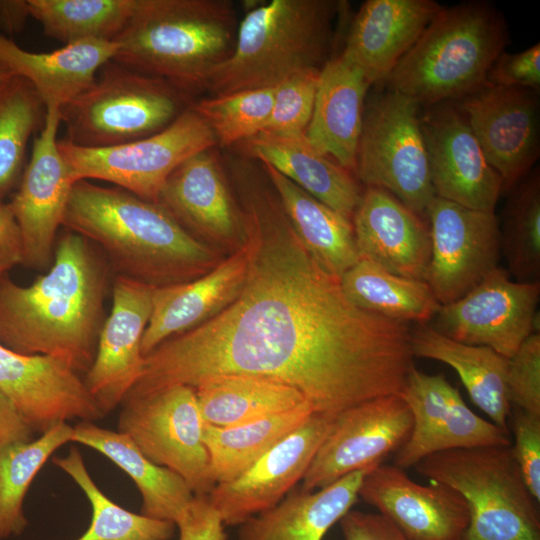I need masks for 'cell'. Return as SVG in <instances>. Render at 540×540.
I'll return each mask as SVG.
<instances>
[{
  "instance_id": "21",
  "label": "cell",
  "mask_w": 540,
  "mask_h": 540,
  "mask_svg": "<svg viewBox=\"0 0 540 540\" xmlns=\"http://www.w3.org/2000/svg\"><path fill=\"white\" fill-rule=\"evenodd\" d=\"M332 419L312 414L242 475L207 495L225 526H239L277 505L303 479Z\"/></svg>"
},
{
  "instance_id": "10",
  "label": "cell",
  "mask_w": 540,
  "mask_h": 540,
  "mask_svg": "<svg viewBox=\"0 0 540 540\" xmlns=\"http://www.w3.org/2000/svg\"><path fill=\"white\" fill-rule=\"evenodd\" d=\"M58 144L76 182L107 181L156 203L167 178L181 163L217 143L208 124L190 105L163 130L130 143L98 149L78 147L63 139Z\"/></svg>"
},
{
  "instance_id": "41",
  "label": "cell",
  "mask_w": 540,
  "mask_h": 540,
  "mask_svg": "<svg viewBox=\"0 0 540 540\" xmlns=\"http://www.w3.org/2000/svg\"><path fill=\"white\" fill-rule=\"evenodd\" d=\"M501 234V250L518 282L540 280V176L534 171L511 195Z\"/></svg>"
},
{
  "instance_id": "32",
  "label": "cell",
  "mask_w": 540,
  "mask_h": 540,
  "mask_svg": "<svg viewBox=\"0 0 540 540\" xmlns=\"http://www.w3.org/2000/svg\"><path fill=\"white\" fill-rule=\"evenodd\" d=\"M411 350L413 357L436 360L453 368L474 404L492 423L509 430L508 358L486 346L455 341L427 325L411 331Z\"/></svg>"
},
{
  "instance_id": "18",
  "label": "cell",
  "mask_w": 540,
  "mask_h": 540,
  "mask_svg": "<svg viewBox=\"0 0 540 540\" xmlns=\"http://www.w3.org/2000/svg\"><path fill=\"white\" fill-rule=\"evenodd\" d=\"M154 288L114 276L111 310L101 329L93 363L83 376L103 417L121 405L142 375L141 342L152 311Z\"/></svg>"
},
{
  "instance_id": "47",
  "label": "cell",
  "mask_w": 540,
  "mask_h": 540,
  "mask_svg": "<svg viewBox=\"0 0 540 540\" xmlns=\"http://www.w3.org/2000/svg\"><path fill=\"white\" fill-rule=\"evenodd\" d=\"M175 525L179 540H227L225 525L207 495H194Z\"/></svg>"
},
{
  "instance_id": "23",
  "label": "cell",
  "mask_w": 540,
  "mask_h": 540,
  "mask_svg": "<svg viewBox=\"0 0 540 540\" xmlns=\"http://www.w3.org/2000/svg\"><path fill=\"white\" fill-rule=\"evenodd\" d=\"M156 204L204 242L242 244L245 227L214 147L181 163L167 178Z\"/></svg>"
},
{
  "instance_id": "36",
  "label": "cell",
  "mask_w": 540,
  "mask_h": 540,
  "mask_svg": "<svg viewBox=\"0 0 540 540\" xmlns=\"http://www.w3.org/2000/svg\"><path fill=\"white\" fill-rule=\"evenodd\" d=\"M312 414L303 407L233 427L204 423L203 443L215 485L242 475Z\"/></svg>"
},
{
  "instance_id": "15",
  "label": "cell",
  "mask_w": 540,
  "mask_h": 540,
  "mask_svg": "<svg viewBox=\"0 0 540 540\" xmlns=\"http://www.w3.org/2000/svg\"><path fill=\"white\" fill-rule=\"evenodd\" d=\"M413 418L398 394L373 398L341 412L311 461L301 490L311 492L382 463L410 436Z\"/></svg>"
},
{
  "instance_id": "52",
  "label": "cell",
  "mask_w": 540,
  "mask_h": 540,
  "mask_svg": "<svg viewBox=\"0 0 540 540\" xmlns=\"http://www.w3.org/2000/svg\"><path fill=\"white\" fill-rule=\"evenodd\" d=\"M14 75L5 65L0 62V84Z\"/></svg>"
},
{
  "instance_id": "3",
  "label": "cell",
  "mask_w": 540,
  "mask_h": 540,
  "mask_svg": "<svg viewBox=\"0 0 540 540\" xmlns=\"http://www.w3.org/2000/svg\"><path fill=\"white\" fill-rule=\"evenodd\" d=\"M62 227L93 243L114 276L155 288L188 282L218 264L212 248L158 204L116 186L77 181Z\"/></svg>"
},
{
  "instance_id": "35",
  "label": "cell",
  "mask_w": 540,
  "mask_h": 540,
  "mask_svg": "<svg viewBox=\"0 0 540 540\" xmlns=\"http://www.w3.org/2000/svg\"><path fill=\"white\" fill-rule=\"evenodd\" d=\"M340 283L357 307L408 324L428 322L440 307L426 281L393 274L364 258L341 276Z\"/></svg>"
},
{
  "instance_id": "2",
  "label": "cell",
  "mask_w": 540,
  "mask_h": 540,
  "mask_svg": "<svg viewBox=\"0 0 540 540\" xmlns=\"http://www.w3.org/2000/svg\"><path fill=\"white\" fill-rule=\"evenodd\" d=\"M113 272L101 251L69 230L56 240L50 268L21 286L0 275V343L23 355L49 356L80 375L95 358Z\"/></svg>"
},
{
  "instance_id": "49",
  "label": "cell",
  "mask_w": 540,
  "mask_h": 540,
  "mask_svg": "<svg viewBox=\"0 0 540 540\" xmlns=\"http://www.w3.org/2000/svg\"><path fill=\"white\" fill-rule=\"evenodd\" d=\"M0 262L9 270L23 263L18 225L8 203L0 201Z\"/></svg>"
},
{
  "instance_id": "50",
  "label": "cell",
  "mask_w": 540,
  "mask_h": 540,
  "mask_svg": "<svg viewBox=\"0 0 540 540\" xmlns=\"http://www.w3.org/2000/svg\"><path fill=\"white\" fill-rule=\"evenodd\" d=\"M33 439V432L12 402L0 391V444Z\"/></svg>"
},
{
  "instance_id": "34",
  "label": "cell",
  "mask_w": 540,
  "mask_h": 540,
  "mask_svg": "<svg viewBox=\"0 0 540 540\" xmlns=\"http://www.w3.org/2000/svg\"><path fill=\"white\" fill-rule=\"evenodd\" d=\"M194 389L203 422L216 427L238 426L310 407L296 389L257 376H216Z\"/></svg>"
},
{
  "instance_id": "30",
  "label": "cell",
  "mask_w": 540,
  "mask_h": 540,
  "mask_svg": "<svg viewBox=\"0 0 540 540\" xmlns=\"http://www.w3.org/2000/svg\"><path fill=\"white\" fill-rule=\"evenodd\" d=\"M374 467L349 473L311 492L290 493L239 525L238 540H322L351 510L364 477Z\"/></svg>"
},
{
  "instance_id": "1",
  "label": "cell",
  "mask_w": 540,
  "mask_h": 540,
  "mask_svg": "<svg viewBox=\"0 0 540 540\" xmlns=\"http://www.w3.org/2000/svg\"><path fill=\"white\" fill-rule=\"evenodd\" d=\"M240 206L251 244L236 299L144 357L126 397L222 375L271 379L334 420L364 401L400 394L413 365L408 323L354 305L340 278L298 239L279 197L249 182Z\"/></svg>"
},
{
  "instance_id": "25",
  "label": "cell",
  "mask_w": 540,
  "mask_h": 540,
  "mask_svg": "<svg viewBox=\"0 0 540 540\" xmlns=\"http://www.w3.org/2000/svg\"><path fill=\"white\" fill-rule=\"evenodd\" d=\"M251 254L244 242L228 258L204 275L188 282L154 288L152 311L144 331L141 352L145 357L167 339L212 319L239 295Z\"/></svg>"
},
{
  "instance_id": "51",
  "label": "cell",
  "mask_w": 540,
  "mask_h": 540,
  "mask_svg": "<svg viewBox=\"0 0 540 540\" xmlns=\"http://www.w3.org/2000/svg\"><path fill=\"white\" fill-rule=\"evenodd\" d=\"M31 17L28 0H0V32L14 35Z\"/></svg>"
},
{
  "instance_id": "38",
  "label": "cell",
  "mask_w": 540,
  "mask_h": 540,
  "mask_svg": "<svg viewBox=\"0 0 540 540\" xmlns=\"http://www.w3.org/2000/svg\"><path fill=\"white\" fill-rule=\"evenodd\" d=\"M138 0H28L43 32L62 43L115 41L133 17Z\"/></svg>"
},
{
  "instance_id": "12",
  "label": "cell",
  "mask_w": 540,
  "mask_h": 540,
  "mask_svg": "<svg viewBox=\"0 0 540 540\" xmlns=\"http://www.w3.org/2000/svg\"><path fill=\"white\" fill-rule=\"evenodd\" d=\"M540 282L512 281L496 267L460 299L440 305L434 329L470 345L486 346L510 358L539 333Z\"/></svg>"
},
{
  "instance_id": "8",
  "label": "cell",
  "mask_w": 540,
  "mask_h": 540,
  "mask_svg": "<svg viewBox=\"0 0 540 540\" xmlns=\"http://www.w3.org/2000/svg\"><path fill=\"white\" fill-rule=\"evenodd\" d=\"M192 102L167 80L111 60L59 109L62 139L92 149L123 145L163 130Z\"/></svg>"
},
{
  "instance_id": "26",
  "label": "cell",
  "mask_w": 540,
  "mask_h": 540,
  "mask_svg": "<svg viewBox=\"0 0 540 540\" xmlns=\"http://www.w3.org/2000/svg\"><path fill=\"white\" fill-rule=\"evenodd\" d=\"M442 7L433 0H367L353 19L342 54L370 85L386 82Z\"/></svg>"
},
{
  "instance_id": "14",
  "label": "cell",
  "mask_w": 540,
  "mask_h": 540,
  "mask_svg": "<svg viewBox=\"0 0 540 540\" xmlns=\"http://www.w3.org/2000/svg\"><path fill=\"white\" fill-rule=\"evenodd\" d=\"M425 215L431 236L425 281L444 305L466 295L497 267L499 221L494 212L468 209L439 197L431 201Z\"/></svg>"
},
{
  "instance_id": "22",
  "label": "cell",
  "mask_w": 540,
  "mask_h": 540,
  "mask_svg": "<svg viewBox=\"0 0 540 540\" xmlns=\"http://www.w3.org/2000/svg\"><path fill=\"white\" fill-rule=\"evenodd\" d=\"M409 540H461L469 524L465 499L452 488L412 480L397 466L379 464L358 492Z\"/></svg>"
},
{
  "instance_id": "39",
  "label": "cell",
  "mask_w": 540,
  "mask_h": 540,
  "mask_svg": "<svg viewBox=\"0 0 540 540\" xmlns=\"http://www.w3.org/2000/svg\"><path fill=\"white\" fill-rule=\"evenodd\" d=\"M53 463L79 486L91 506V521L76 540H170L176 525L131 512L108 498L90 476L83 457L72 447Z\"/></svg>"
},
{
  "instance_id": "31",
  "label": "cell",
  "mask_w": 540,
  "mask_h": 540,
  "mask_svg": "<svg viewBox=\"0 0 540 540\" xmlns=\"http://www.w3.org/2000/svg\"><path fill=\"white\" fill-rule=\"evenodd\" d=\"M72 442L96 450L135 483L141 498V514L176 524L193 492L178 474L150 461L125 434L80 421L73 427Z\"/></svg>"
},
{
  "instance_id": "28",
  "label": "cell",
  "mask_w": 540,
  "mask_h": 540,
  "mask_svg": "<svg viewBox=\"0 0 540 540\" xmlns=\"http://www.w3.org/2000/svg\"><path fill=\"white\" fill-rule=\"evenodd\" d=\"M117 49L115 41L84 40L31 52L0 32V62L33 86L46 109H60L84 91Z\"/></svg>"
},
{
  "instance_id": "46",
  "label": "cell",
  "mask_w": 540,
  "mask_h": 540,
  "mask_svg": "<svg viewBox=\"0 0 540 540\" xmlns=\"http://www.w3.org/2000/svg\"><path fill=\"white\" fill-rule=\"evenodd\" d=\"M488 83L538 91L540 87L539 43L518 52H502L489 70Z\"/></svg>"
},
{
  "instance_id": "43",
  "label": "cell",
  "mask_w": 540,
  "mask_h": 540,
  "mask_svg": "<svg viewBox=\"0 0 540 540\" xmlns=\"http://www.w3.org/2000/svg\"><path fill=\"white\" fill-rule=\"evenodd\" d=\"M320 69L299 71L276 86L273 106L263 131L282 135H303L309 125Z\"/></svg>"
},
{
  "instance_id": "33",
  "label": "cell",
  "mask_w": 540,
  "mask_h": 540,
  "mask_svg": "<svg viewBox=\"0 0 540 540\" xmlns=\"http://www.w3.org/2000/svg\"><path fill=\"white\" fill-rule=\"evenodd\" d=\"M261 166L302 245L328 272L341 278L360 259L352 220L320 202L271 166Z\"/></svg>"
},
{
  "instance_id": "7",
  "label": "cell",
  "mask_w": 540,
  "mask_h": 540,
  "mask_svg": "<svg viewBox=\"0 0 540 540\" xmlns=\"http://www.w3.org/2000/svg\"><path fill=\"white\" fill-rule=\"evenodd\" d=\"M430 483L457 491L469 508L461 540H540L538 503L511 445H488L432 454L415 466Z\"/></svg>"
},
{
  "instance_id": "45",
  "label": "cell",
  "mask_w": 540,
  "mask_h": 540,
  "mask_svg": "<svg viewBox=\"0 0 540 540\" xmlns=\"http://www.w3.org/2000/svg\"><path fill=\"white\" fill-rule=\"evenodd\" d=\"M512 451L532 497L540 503V415L511 406Z\"/></svg>"
},
{
  "instance_id": "48",
  "label": "cell",
  "mask_w": 540,
  "mask_h": 540,
  "mask_svg": "<svg viewBox=\"0 0 540 540\" xmlns=\"http://www.w3.org/2000/svg\"><path fill=\"white\" fill-rule=\"evenodd\" d=\"M339 522L344 540H409L379 513L350 510Z\"/></svg>"
},
{
  "instance_id": "17",
  "label": "cell",
  "mask_w": 540,
  "mask_h": 540,
  "mask_svg": "<svg viewBox=\"0 0 540 540\" xmlns=\"http://www.w3.org/2000/svg\"><path fill=\"white\" fill-rule=\"evenodd\" d=\"M467 120L503 190L513 188L539 157L536 92L487 84L462 97L457 107Z\"/></svg>"
},
{
  "instance_id": "42",
  "label": "cell",
  "mask_w": 540,
  "mask_h": 540,
  "mask_svg": "<svg viewBox=\"0 0 540 540\" xmlns=\"http://www.w3.org/2000/svg\"><path fill=\"white\" fill-rule=\"evenodd\" d=\"M275 87L241 90L193 101L192 108L210 127L220 147L241 144L264 130Z\"/></svg>"
},
{
  "instance_id": "13",
  "label": "cell",
  "mask_w": 540,
  "mask_h": 540,
  "mask_svg": "<svg viewBox=\"0 0 540 540\" xmlns=\"http://www.w3.org/2000/svg\"><path fill=\"white\" fill-rule=\"evenodd\" d=\"M60 125L59 109H46L18 189L8 203L20 232L22 264L37 270L47 271L52 265L56 235L76 183L59 149Z\"/></svg>"
},
{
  "instance_id": "20",
  "label": "cell",
  "mask_w": 540,
  "mask_h": 540,
  "mask_svg": "<svg viewBox=\"0 0 540 540\" xmlns=\"http://www.w3.org/2000/svg\"><path fill=\"white\" fill-rule=\"evenodd\" d=\"M436 197L494 212L503 183L457 107L437 105L421 117Z\"/></svg>"
},
{
  "instance_id": "24",
  "label": "cell",
  "mask_w": 540,
  "mask_h": 540,
  "mask_svg": "<svg viewBox=\"0 0 540 540\" xmlns=\"http://www.w3.org/2000/svg\"><path fill=\"white\" fill-rule=\"evenodd\" d=\"M352 224L360 258L425 281L431 256L429 225L388 191L366 187Z\"/></svg>"
},
{
  "instance_id": "44",
  "label": "cell",
  "mask_w": 540,
  "mask_h": 540,
  "mask_svg": "<svg viewBox=\"0 0 540 540\" xmlns=\"http://www.w3.org/2000/svg\"><path fill=\"white\" fill-rule=\"evenodd\" d=\"M506 386L512 407L540 415V333L531 334L508 359Z\"/></svg>"
},
{
  "instance_id": "16",
  "label": "cell",
  "mask_w": 540,
  "mask_h": 540,
  "mask_svg": "<svg viewBox=\"0 0 540 540\" xmlns=\"http://www.w3.org/2000/svg\"><path fill=\"white\" fill-rule=\"evenodd\" d=\"M399 395L413 418L410 436L394 458L401 469L438 452L512 443L510 431L474 413L443 374L413 366Z\"/></svg>"
},
{
  "instance_id": "4",
  "label": "cell",
  "mask_w": 540,
  "mask_h": 540,
  "mask_svg": "<svg viewBox=\"0 0 540 540\" xmlns=\"http://www.w3.org/2000/svg\"><path fill=\"white\" fill-rule=\"evenodd\" d=\"M237 30L229 0H138L113 60L191 96L230 56Z\"/></svg>"
},
{
  "instance_id": "29",
  "label": "cell",
  "mask_w": 540,
  "mask_h": 540,
  "mask_svg": "<svg viewBox=\"0 0 540 540\" xmlns=\"http://www.w3.org/2000/svg\"><path fill=\"white\" fill-rule=\"evenodd\" d=\"M245 157L266 164L305 192L352 220L362 192L353 174L306 138L262 131L241 143Z\"/></svg>"
},
{
  "instance_id": "6",
  "label": "cell",
  "mask_w": 540,
  "mask_h": 540,
  "mask_svg": "<svg viewBox=\"0 0 540 540\" xmlns=\"http://www.w3.org/2000/svg\"><path fill=\"white\" fill-rule=\"evenodd\" d=\"M334 0H272L238 23L230 56L212 72L214 95L275 87L299 71L321 69L332 44Z\"/></svg>"
},
{
  "instance_id": "9",
  "label": "cell",
  "mask_w": 540,
  "mask_h": 540,
  "mask_svg": "<svg viewBox=\"0 0 540 540\" xmlns=\"http://www.w3.org/2000/svg\"><path fill=\"white\" fill-rule=\"evenodd\" d=\"M420 107L392 89L371 99L364 107L354 175L423 217L436 195Z\"/></svg>"
},
{
  "instance_id": "5",
  "label": "cell",
  "mask_w": 540,
  "mask_h": 540,
  "mask_svg": "<svg viewBox=\"0 0 540 540\" xmlns=\"http://www.w3.org/2000/svg\"><path fill=\"white\" fill-rule=\"evenodd\" d=\"M506 43L505 21L489 3L443 6L386 82L420 106L462 98L489 84Z\"/></svg>"
},
{
  "instance_id": "40",
  "label": "cell",
  "mask_w": 540,
  "mask_h": 540,
  "mask_svg": "<svg viewBox=\"0 0 540 540\" xmlns=\"http://www.w3.org/2000/svg\"><path fill=\"white\" fill-rule=\"evenodd\" d=\"M45 115L41 98L25 78L14 74L0 84V201L18 186L29 140Z\"/></svg>"
},
{
  "instance_id": "19",
  "label": "cell",
  "mask_w": 540,
  "mask_h": 540,
  "mask_svg": "<svg viewBox=\"0 0 540 540\" xmlns=\"http://www.w3.org/2000/svg\"><path fill=\"white\" fill-rule=\"evenodd\" d=\"M8 269L0 262V275ZM0 391L32 430L42 434L58 423L102 418L83 376L66 362L16 353L0 343Z\"/></svg>"
},
{
  "instance_id": "27",
  "label": "cell",
  "mask_w": 540,
  "mask_h": 540,
  "mask_svg": "<svg viewBox=\"0 0 540 540\" xmlns=\"http://www.w3.org/2000/svg\"><path fill=\"white\" fill-rule=\"evenodd\" d=\"M370 84L342 53L319 73L315 102L305 136L321 153L354 174L364 100Z\"/></svg>"
},
{
  "instance_id": "37",
  "label": "cell",
  "mask_w": 540,
  "mask_h": 540,
  "mask_svg": "<svg viewBox=\"0 0 540 540\" xmlns=\"http://www.w3.org/2000/svg\"><path fill=\"white\" fill-rule=\"evenodd\" d=\"M73 427L58 423L37 439L0 444V540L18 536L28 525L25 495L40 469L64 444L71 442Z\"/></svg>"
},
{
  "instance_id": "11",
  "label": "cell",
  "mask_w": 540,
  "mask_h": 540,
  "mask_svg": "<svg viewBox=\"0 0 540 540\" xmlns=\"http://www.w3.org/2000/svg\"><path fill=\"white\" fill-rule=\"evenodd\" d=\"M119 432L153 463L178 474L194 495L215 486L203 443L204 422L195 389L172 385L121 403Z\"/></svg>"
}]
</instances>
